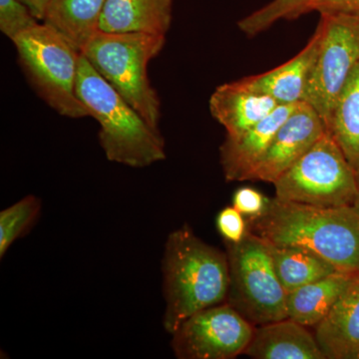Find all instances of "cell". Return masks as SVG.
<instances>
[{"instance_id": "obj_27", "label": "cell", "mask_w": 359, "mask_h": 359, "mask_svg": "<svg viewBox=\"0 0 359 359\" xmlns=\"http://www.w3.org/2000/svg\"><path fill=\"white\" fill-rule=\"evenodd\" d=\"M26 6L29 7L30 11L36 16L40 21L43 20L44 13L46 7L48 6L51 0H21Z\"/></svg>"}, {"instance_id": "obj_7", "label": "cell", "mask_w": 359, "mask_h": 359, "mask_svg": "<svg viewBox=\"0 0 359 359\" xmlns=\"http://www.w3.org/2000/svg\"><path fill=\"white\" fill-rule=\"evenodd\" d=\"M273 186L278 199L323 208L353 205L358 193L356 171L327 131Z\"/></svg>"}, {"instance_id": "obj_25", "label": "cell", "mask_w": 359, "mask_h": 359, "mask_svg": "<svg viewBox=\"0 0 359 359\" xmlns=\"http://www.w3.org/2000/svg\"><path fill=\"white\" fill-rule=\"evenodd\" d=\"M269 201L263 193L250 187H242L233 195V207L247 219L262 216L268 207Z\"/></svg>"}, {"instance_id": "obj_12", "label": "cell", "mask_w": 359, "mask_h": 359, "mask_svg": "<svg viewBox=\"0 0 359 359\" xmlns=\"http://www.w3.org/2000/svg\"><path fill=\"white\" fill-rule=\"evenodd\" d=\"M314 337L327 359H359V271L354 273Z\"/></svg>"}, {"instance_id": "obj_14", "label": "cell", "mask_w": 359, "mask_h": 359, "mask_svg": "<svg viewBox=\"0 0 359 359\" xmlns=\"http://www.w3.org/2000/svg\"><path fill=\"white\" fill-rule=\"evenodd\" d=\"M244 354L254 359H327L314 334L290 318L255 327Z\"/></svg>"}, {"instance_id": "obj_20", "label": "cell", "mask_w": 359, "mask_h": 359, "mask_svg": "<svg viewBox=\"0 0 359 359\" xmlns=\"http://www.w3.org/2000/svg\"><path fill=\"white\" fill-rule=\"evenodd\" d=\"M266 244L276 276L287 292L325 278L337 271L323 257L304 248Z\"/></svg>"}, {"instance_id": "obj_19", "label": "cell", "mask_w": 359, "mask_h": 359, "mask_svg": "<svg viewBox=\"0 0 359 359\" xmlns=\"http://www.w3.org/2000/svg\"><path fill=\"white\" fill-rule=\"evenodd\" d=\"M327 131L341 149L349 164L359 172V62L337 97Z\"/></svg>"}, {"instance_id": "obj_9", "label": "cell", "mask_w": 359, "mask_h": 359, "mask_svg": "<svg viewBox=\"0 0 359 359\" xmlns=\"http://www.w3.org/2000/svg\"><path fill=\"white\" fill-rule=\"evenodd\" d=\"M255 332L228 302L203 309L187 318L172 334L180 359H233L244 354Z\"/></svg>"}, {"instance_id": "obj_15", "label": "cell", "mask_w": 359, "mask_h": 359, "mask_svg": "<svg viewBox=\"0 0 359 359\" xmlns=\"http://www.w3.org/2000/svg\"><path fill=\"white\" fill-rule=\"evenodd\" d=\"M174 0H106L100 30L166 36L173 20Z\"/></svg>"}, {"instance_id": "obj_26", "label": "cell", "mask_w": 359, "mask_h": 359, "mask_svg": "<svg viewBox=\"0 0 359 359\" xmlns=\"http://www.w3.org/2000/svg\"><path fill=\"white\" fill-rule=\"evenodd\" d=\"M313 11L320 14H344L359 18V0H316Z\"/></svg>"}, {"instance_id": "obj_28", "label": "cell", "mask_w": 359, "mask_h": 359, "mask_svg": "<svg viewBox=\"0 0 359 359\" xmlns=\"http://www.w3.org/2000/svg\"><path fill=\"white\" fill-rule=\"evenodd\" d=\"M356 181H358V193H356L355 201H354V207L359 211V172H356Z\"/></svg>"}, {"instance_id": "obj_6", "label": "cell", "mask_w": 359, "mask_h": 359, "mask_svg": "<svg viewBox=\"0 0 359 359\" xmlns=\"http://www.w3.org/2000/svg\"><path fill=\"white\" fill-rule=\"evenodd\" d=\"M226 252L230 276L226 302L254 325L287 318V292L263 238L249 231L242 242L226 243Z\"/></svg>"}, {"instance_id": "obj_1", "label": "cell", "mask_w": 359, "mask_h": 359, "mask_svg": "<svg viewBox=\"0 0 359 359\" xmlns=\"http://www.w3.org/2000/svg\"><path fill=\"white\" fill-rule=\"evenodd\" d=\"M247 221L250 233L269 244L304 248L337 271H359V211L354 205L316 207L275 197L262 216Z\"/></svg>"}, {"instance_id": "obj_8", "label": "cell", "mask_w": 359, "mask_h": 359, "mask_svg": "<svg viewBox=\"0 0 359 359\" xmlns=\"http://www.w3.org/2000/svg\"><path fill=\"white\" fill-rule=\"evenodd\" d=\"M320 15V40L304 102L318 113L327 128L337 97L359 62V18Z\"/></svg>"}, {"instance_id": "obj_23", "label": "cell", "mask_w": 359, "mask_h": 359, "mask_svg": "<svg viewBox=\"0 0 359 359\" xmlns=\"http://www.w3.org/2000/svg\"><path fill=\"white\" fill-rule=\"evenodd\" d=\"M39 23V18L21 0H0V32L11 42Z\"/></svg>"}, {"instance_id": "obj_24", "label": "cell", "mask_w": 359, "mask_h": 359, "mask_svg": "<svg viewBox=\"0 0 359 359\" xmlns=\"http://www.w3.org/2000/svg\"><path fill=\"white\" fill-rule=\"evenodd\" d=\"M216 226L224 243L229 244L242 242L249 233L247 219L233 205L224 208L219 212Z\"/></svg>"}, {"instance_id": "obj_3", "label": "cell", "mask_w": 359, "mask_h": 359, "mask_svg": "<svg viewBox=\"0 0 359 359\" xmlns=\"http://www.w3.org/2000/svg\"><path fill=\"white\" fill-rule=\"evenodd\" d=\"M76 92L89 117L100 127L99 143L110 162L145 168L166 159L165 141L97 71L83 55Z\"/></svg>"}, {"instance_id": "obj_2", "label": "cell", "mask_w": 359, "mask_h": 359, "mask_svg": "<svg viewBox=\"0 0 359 359\" xmlns=\"http://www.w3.org/2000/svg\"><path fill=\"white\" fill-rule=\"evenodd\" d=\"M162 271L163 327L168 334H173L198 311L226 302L230 280L226 252L201 240L188 224L168 237Z\"/></svg>"}, {"instance_id": "obj_22", "label": "cell", "mask_w": 359, "mask_h": 359, "mask_svg": "<svg viewBox=\"0 0 359 359\" xmlns=\"http://www.w3.org/2000/svg\"><path fill=\"white\" fill-rule=\"evenodd\" d=\"M316 0H273L238 22L241 32L252 37L280 20H292L313 11Z\"/></svg>"}, {"instance_id": "obj_5", "label": "cell", "mask_w": 359, "mask_h": 359, "mask_svg": "<svg viewBox=\"0 0 359 359\" xmlns=\"http://www.w3.org/2000/svg\"><path fill=\"white\" fill-rule=\"evenodd\" d=\"M18 62L37 95L59 115L71 119L89 117L77 96L82 53L45 23L13 40Z\"/></svg>"}, {"instance_id": "obj_10", "label": "cell", "mask_w": 359, "mask_h": 359, "mask_svg": "<svg viewBox=\"0 0 359 359\" xmlns=\"http://www.w3.org/2000/svg\"><path fill=\"white\" fill-rule=\"evenodd\" d=\"M325 132V122L318 113L308 103H299L276 131L249 181L275 183L311 150Z\"/></svg>"}, {"instance_id": "obj_17", "label": "cell", "mask_w": 359, "mask_h": 359, "mask_svg": "<svg viewBox=\"0 0 359 359\" xmlns=\"http://www.w3.org/2000/svg\"><path fill=\"white\" fill-rule=\"evenodd\" d=\"M106 0H51L42 22L65 37L80 52L100 32Z\"/></svg>"}, {"instance_id": "obj_11", "label": "cell", "mask_w": 359, "mask_h": 359, "mask_svg": "<svg viewBox=\"0 0 359 359\" xmlns=\"http://www.w3.org/2000/svg\"><path fill=\"white\" fill-rule=\"evenodd\" d=\"M297 104H283L271 115L237 136H226L219 147V163L226 182L249 181L283 122Z\"/></svg>"}, {"instance_id": "obj_13", "label": "cell", "mask_w": 359, "mask_h": 359, "mask_svg": "<svg viewBox=\"0 0 359 359\" xmlns=\"http://www.w3.org/2000/svg\"><path fill=\"white\" fill-rule=\"evenodd\" d=\"M280 104L250 88L242 79L219 85L209 101L211 115L224 127L226 136H237L263 121Z\"/></svg>"}, {"instance_id": "obj_16", "label": "cell", "mask_w": 359, "mask_h": 359, "mask_svg": "<svg viewBox=\"0 0 359 359\" xmlns=\"http://www.w3.org/2000/svg\"><path fill=\"white\" fill-rule=\"evenodd\" d=\"M320 34L313 36L294 57L262 74L242 78L250 88L271 96L280 105L304 102L309 75L313 68Z\"/></svg>"}, {"instance_id": "obj_4", "label": "cell", "mask_w": 359, "mask_h": 359, "mask_svg": "<svg viewBox=\"0 0 359 359\" xmlns=\"http://www.w3.org/2000/svg\"><path fill=\"white\" fill-rule=\"evenodd\" d=\"M165 44L163 35L100 30L81 51L97 73L157 130L161 103L149 79L148 66Z\"/></svg>"}, {"instance_id": "obj_21", "label": "cell", "mask_w": 359, "mask_h": 359, "mask_svg": "<svg viewBox=\"0 0 359 359\" xmlns=\"http://www.w3.org/2000/svg\"><path fill=\"white\" fill-rule=\"evenodd\" d=\"M41 209V200L28 195L0 212V259H4L11 245L34 226Z\"/></svg>"}, {"instance_id": "obj_18", "label": "cell", "mask_w": 359, "mask_h": 359, "mask_svg": "<svg viewBox=\"0 0 359 359\" xmlns=\"http://www.w3.org/2000/svg\"><path fill=\"white\" fill-rule=\"evenodd\" d=\"M353 273L337 271L287 292V318L306 327H316L330 313Z\"/></svg>"}]
</instances>
